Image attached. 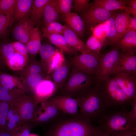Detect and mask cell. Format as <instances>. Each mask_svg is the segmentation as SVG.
I'll list each match as a JSON object with an SVG mask.
<instances>
[{"label": "cell", "mask_w": 136, "mask_h": 136, "mask_svg": "<svg viewBox=\"0 0 136 136\" xmlns=\"http://www.w3.org/2000/svg\"><path fill=\"white\" fill-rule=\"evenodd\" d=\"M127 108L106 111L100 117V126L112 136H123L136 130V121Z\"/></svg>", "instance_id": "1"}, {"label": "cell", "mask_w": 136, "mask_h": 136, "mask_svg": "<svg viewBox=\"0 0 136 136\" xmlns=\"http://www.w3.org/2000/svg\"><path fill=\"white\" fill-rule=\"evenodd\" d=\"M81 115L90 120L100 117L107 110L100 83L76 96Z\"/></svg>", "instance_id": "2"}, {"label": "cell", "mask_w": 136, "mask_h": 136, "mask_svg": "<svg viewBox=\"0 0 136 136\" xmlns=\"http://www.w3.org/2000/svg\"><path fill=\"white\" fill-rule=\"evenodd\" d=\"M95 127L91 120L80 116L57 123L45 136H93Z\"/></svg>", "instance_id": "3"}, {"label": "cell", "mask_w": 136, "mask_h": 136, "mask_svg": "<svg viewBox=\"0 0 136 136\" xmlns=\"http://www.w3.org/2000/svg\"><path fill=\"white\" fill-rule=\"evenodd\" d=\"M100 83L107 109L127 108L136 99L132 100L127 95L112 75Z\"/></svg>", "instance_id": "4"}, {"label": "cell", "mask_w": 136, "mask_h": 136, "mask_svg": "<svg viewBox=\"0 0 136 136\" xmlns=\"http://www.w3.org/2000/svg\"><path fill=\"white\" fill-rule=\"evenodd\" d=\"M97 83L95 78L74 68L69 79L61 89L62 95L71 97L85 91Z\"/></svg>", "instance_id": "5"}, {"label": "cell", "mask_w": 136, "mask_h": 136, "mask_svg": "<svg viewBox=\"0 0 136 136\" xmlns=\"http://www.w3.org/2000/svg\"><path fill=\"white\" fill-rule=\"evenodd\" d=\"M103 55L88 51L71 58L70 61L74 68L95 78Z\"/></svg>", "instance_id": "6"}, {"label": "cell", "mask_w": 136, "mask_h": 136, "mask_svg": "<svg viewBox=\"0 0 136 136\" xmlns=\"http://www.w3.org/2000/svg\"><path fill=\"white\" fill-rule=\"evenodd\" d=\"M113 48L109 52L102 57L100 67L95 78L97 82L107 79L112 75L118 63L120 50L115 45L112 46Z\"/></svg>", "instance_id": "7"}, {"label": "cell", "mask_w": 136, "mask_h": 136, "mask_svg": "<svg viewBox=\"0 0 136 136\" xmlns=\"http://www.w3.org/2000/svg\"><path fill=\"white\" fill-rule=\"evenodd\" d=\"M108 11L93 4L83 12L82 19L85 25L92 29L99 24L104 22L115 12Z\"/></svg>", "instance_id": "8"}, {"label": "cell", "mask_w": 136, "mask_h": 136, "mask_svg": "<svg viewBox=\"0 0 136 136\" xmlns=\"http://www.w3.org/2000/svg\"><path fill=\"white\" fill-rule=\"evenodd\" d=\"M39 104L35 99L22 97L14 106L22 122L31 123L35 118Z\"/></svg>", "instance_id": "9"}, {"label": "cell", "mask_w": 136, "mask_h": 136, "mask_svg": "<svg viewBox=\"0 0 136 136\" xmlns=\"http://www.w3.org/2000/svg\"><path fill=\"white\" fill-rule=\"evenodd\" d=\"M136 50H120L119 60L112 75L122 72L136 75Z\"/></svg>", "instance_id": "10"}, {"label": "cell", "mask_w": 136, "mask_h": 136, "mask_svg": "<svg viewBox=\"0 0 136 136\" xmlns=\"http://www.w3.org/2000/svg\"><path fill=\"white\" fill-rule=\"evenodd\" d=\"M47 101L64 113L76 117L81 115L76 98L62 95H57Z\"/></svg>", "instance_id": "11"}, {"label": "cell", "mask_w": 136, "mask_h": 136, "mask_svg": "<svg viewBox=\"0 0 136 136\" xmlns=\"http://www.w3.org/2000/svg\"><path fill=\"white\" fill-rule=\"evenodd\" d=\"M60 111L47 100L41 103L38 106L35 118L30 123L33 126L47 123L56 117Z\"/></svg>", "instance_id": "12"}, {"label": "cell", "mask_w": 136, "mask_h": 136, "mask_svg": "<svg viewBox=\"0 0 136 136\" xmlns=\"http://www.w3.org/2000/svg\"><path fill=\"white\" fill-rule=\"evenodd\" d=\"M112 75L129 97L136 99V75L122 72Z\"/></svg>", "instance_id": "13"}, {"label": "cell", "mask_w": 136, "mask_h": 136, "mask_svg": "<svg viewBox=\"0 0 136 136\" xmlns=\"http://www.w3.org/2000/svg\"><path fill=\"white\" fill-rule=\"evenodd\" d=\"M19 21L13 29V36L18 41L26 44L34 28L35 22L28 16Z\"/></svg>", "instance_id": "14"}, {"label": "cell", "mask_w": 136, "mask_h": 136, "mask_svg": "<svg viewBox=\"0 0 136 136\" xmlns=\"http://www.w3.org/2000/svg\"><path fill=\"white\" fill-rule=\"evenodd\" d=\"M35 90L37 97L35 99L38 104L47 101L57 90L53 82L48 80H42Z\"/></svg>", "instance_id": "15"}, {"label": "cell", "mask_w": 136, "mask_h": 136, "mask_svg": "<svg viewBox=\"0 0 136 136\" xmlns=\"http://www.w3.org/2000/svg\"><path fill=\"white\" fill-rule=\"evenodd\" d=\"M62 17L69 27L79 37H82L84 34L85 25L82 18L77 14L70 12Z\"/></svg>", "instance_id": "16"}, {"label": "cell", "mask_w": 136, "mask_h": 136, "mask_svg": "<svg viewBox=\"0 0 136 136\" xmlns=\"http://www.w3.org/2000/svg\"><path fill=\"white\" fill-rule=\"evenodd\" d=\"M131 16L125 10L116 14L115 22L117 34L112 44L114 45L116 42L126 32Z\"/></svg>", "instance_id": "17"}, {"label": "cell", "mask_w": 136, "mask_h": 136, "mask_svg": "<svg viewBox=\"0 0 136 136\" xmlns=\"http://www.w3.org/2000/svg\"><path fill=\"white\" fill-rule=\"evenodd\" d=\"M62 35L70 47L74 51L81 53L88 51L85 44L76 34L68 26H67Z\"/></svg>", "instance_id": "18"}, {"label": "cell", "mask_w": 136, "mask_h": 136, "mask_svg": "<svg viewBox=\"0 0 136 136\" xmlns=\"http://www.w3.org/2000/svg\"><path fill=\"white\" fill-rule=\"evenodd\" d=\"M127 0H94L93 4L108 11L120 9L125 10L130 14L132 8L127 6Z\"/></svg>", "instance_id": "19"}, {"label": "cell", "mask_w": 136, "mask_h": 136, "mask_svg": "<svg viewBox=\"0 0 136 136\" xmlns=\"http://www.w3.org/2000/svg\"><path fill=\"white\" fill-rule=\"evenodd\" d=\"M71 65L70 61L65 60L60 66L53 72V82L56 90L61 89L64 86Z\"/></svg>", "instance_id": "20"}, {"label": "cell", "mask_w": 136, "mask_h": 136, "mask_svg": "<svg viewBox=\"0 0 136 136\" xmlns=\"http://www.w3.org/2000/svg\"><path fill=\"white\" fill-rule=\"evenodd\" d=\"M33 0H17L13 14V19L20 21L28 16L31 10Z\"/></svg>", "instance_id": "21"}, {"label": "cell", "mask_w": 136, "mask_h": 136, "mask_svg": "<svg viewBox=\"0 0 136 136\" xmlns=\"http://www.w3.org/2000/svg\"><path fill=\"white\" fill-rule=\"evenodd\" d=\"M115 45L118 47L120 50H136V31H131L125 33Z\"/></svg>", "instance_id": "22"}, {"label": "cell", "mask_w": 136, "mask_h": 136, "mask_svg": "<svg viewBox=\"0 0 136 136\" xmlns=\"http://www.w3.org/2000/svg\"><path fill=\"white\" fill-rule=\"evenodd\" d=\"M57 0H49L45 8L43 16L44 27L56 21L58 17L57 8Z\"/></svg>", "instance_id": "23"}, {"label": "cell", "mask_w": 136, "mask_h": 136, "mask_svg": "<svg viewBox=\"0 0 136 136\" xmlns=\"http://www.w3.org/2000/svg\"><path fill=\"white\" fill-rule=\"evenodd\" d=\"M7 120L8 130L14 133L23 123L20 117L16 108L14 106H10L7 114Z\"/></svg>", "instance_id": "24"}, {"label": "cell", "mask_w": 136, "mask_h": 136, "mask_svg": "<svg viewBox=\"0 0 136 136\" xmlns=\"http://www.w3.org/2000/svg\"><path fill=\"white\" fill-rule=\"evenodd\" d=\"M42 46L40 33L39 28L34 27L30 38L26 44L28 52L35 54L39 52Z\"/></svg>", "instance_id": "25"}, {"label": "cell", "mask_w": 136, "mask_h": 136, "mask_svg": "<svg viewBox=\"0 0 136 136\" xmlns=\"http://www.w3.org/2000/svg\"><path fill=\"white\" fill-rule=\"evenodd\" d=\"M50 42L63 52L69 54H74L75 51L69 46L62 35L54 34L46 37Z\"/></svg>", "instance_id": "26"}, {"label": "cell", "mask_w": 136, "mask_h": 136, "mask_svg": "<svg viewBox=\"0 0 136 136\" xmlns=\"http://www.w3.org/2000/svg\"><path fill=\"white\" fill-rule=\"evenodd\" d=\"M4 86L0 87V101L7 103L10 106H14L22 97L20 93Z\"/></svg>", "instance_id": "27"}, {"label": "cell", "mask_w": 136, "mask_h": 136, "mask_svg": "<svg viewBox=\"0 0 136 136\" xmlns=\"http://www.w3.org/2000/svg\"><path fill=\"white\" fill-rule=\"evenodd\" d=\"M117 13H115L104 22L108 44L112 46L117 34L115 19Z\"/></svg>", "instance_id": "28"}, {"label": "cell", "mask_w": 136, "mask_h": 136, "mask_svg": "<svg viewBox=\"0 0 136 136\" xmlns=\"http://www.w3.org/2000/svg\"><path fill=\"white\" fill-rule=\"evenodd\" d=\"M49 0H33L31 9V19L35 22L43 16L45 6Z\"/></svg>", "instance_id": "29"}, {"label": "cell", "mask_w": 136, "mask_h": 136, "mask_svg": "<svg viewBox=\"0 0 136 136\" xmlns=\"http://www.w3.org/2000/svg\"><path fill=\"white\" fill-rule=\"evenodd\" d=\"M13 14L0 15V39H5L13 21Z\"/></svg>", "instance_id": "30"}, {"label": "cell", "mask_w": 136, "mask_h": 136, "mask_svg": "<svg viewBox=\"0 0 136 136\" xmlns=\"http://www.w3.org/2000/svg\"><path fill=\"white\" fill-rule=\"evenodd\" d=\"M67 26L63 25L55 21L52 22L42 29L43 35L45 37L54 34L62 35Z\"/></svg>", "instance_id": "31"}, {"label": "cell", "mask_w": 136, "mask_h": 136, "mask_svg": "<svg viewBox=\"0 0 136 136\" xmlns=\"http://www.w3.org/2000/svg\"><path fill=\"white\" fill-rule=\"evenodd\" d=\"M105 45L104 42L97 39L93 35L88 38L85 44L88 51L97 53H100V51Z\"/></svg>", "instance_id": "32"}, {"label": "cell", "mask_w": 136, "mask_h": 136, "mask_svg": "<svg viewBox=\"0 0 136 136\" xmlns=\"http://www.w3.org/2000/svg\"><path fill=\"white\" fill-rule=\"evenodd\" d=\"M65 60L63 52L56 49L50 61L48 72L50 73L53 71L60 66Z\"/></svg>", "instance_id": "33"}, {"label": "cell", "mask_w": 136, "mask_h": 136, "mask_svg": "<svg viewBox=\"0 0 136 136\" xmlns=\"http://www.w3.org/2000/svg\"><path fill=\"white\" fill-rule=\"evenodd\" d=\"M56 50L53 46L49 44H46L42 45L40 50L41 58L48 63V70L50 61Z\"/></svg>", "instance_id": "34"}, {"label": "cell", "mask_w": 136, "mask_h": 136, "mask_svg": "<svg viewBox=\"0 0 136 136\" xmlns=\"http://www.w3.org/2000/svg\"><path fill=\"white\" fill-rule=\"evenodd\" d=\"M9 107L7 103L0 101V132L8 130L6 121Z\"/></svg>", "instance_id": "35"}, {"label": "cell", "mask_w": 136, "mask_h": 136, "mask_svg": "<svg viewBox=\"0 0 136 136\" xmlns=\"http://www.w3.org/2000/svg\"><path fill=\"white\" fill-rule=\"evenodd\" d=\"M73 2L72 0H57V8L58 13L62 15L70 12Z\"/></svg>", "instance_id": "36"}, {"label": "cell", "mask_w": 136, "mask_h": 136, "mask_svg": "<svg viewBox=\"0 0 136 136\" xmlns=\"http://www.w3.org/2000/svg\"><path fill=\"white\" fill-rule=\"evenodd\" d=\"M17 0H0V15L13 13Z\"/></svg>", "instance_id": "37"}, {"label": "cell", "mask_w": 136, "mask_h": 136, "mask_svg": "<svg viewBox=\"0 0 136 136\" xmlns=\"http://www.w3.org/2000/svg\"><path fill=\"white\" fill-rule=\"evenodd\" d=\"M25 57L22 55L15 52L8 60L10 65L13 68L21 67L24 63Z\"/></svg>", "instance_id": "38"}, {"label": "cell", "mask_w": 136, "mask_h": 136, "mask_svg": "<svg viewBox=\"0 0 136 136\" xmlns=\"http://www.w3.org/2000/svg\"><path fill=\"white\" fill-rule=\"evenodd\" d=\"M92 35L97 39L104 42L106 45L108 44L104 22L95 26L92 29Z\"/></svg>", "instance_id": "39"}, {"label": "cell", "mask_w": 136, "mask_h": 136, "mask_svg": "<svg viewBox=\"0 0 136 136\" xmlns=\"http://www.w3.org/2000/svg\"><path fill=\"white\" fill-rule=\"evenodd\" d=\"M0 52L5 58L9 59L15 52L11 43L2 42L0 43Z\"/></svg>", "instance_id": "40"}, {"label": "cell", "mask_w": 136, "mask_h": 136, "mask_svg": "<svg viewBox=\"0 0 136 136\" xmlns=\"http://www.w3.org/2000/svg\"><path fill=\"white\" fill-rule=\"evenodd\" d=\"M33 126L30 123H23L14 133L13 136H29Z\"/></svg>", "instance_id": "41"}, {"label": "cell", "mask_w": 136, "mask_h": 136, "mask_svg": "<svg viewBox=\"0 0 136 136\" xmlns=\"http://www.w3.org/2000/svg\"><path fill=\"white\" fill-rule=\"evenodd\" d=\"M73 7L79 12H83L88 8L91 6L89 0H73Z\"/></svg>", "instance_id": "42"}, {"label": "cell", "mask_w": 136, "mask_h": 136, "mask_svg": "<svg viewBox=\"0 0 136 136\" xmlns=\"http://www.w3.org/2000/svg\"><path fill=\"white\" fill-rule=\"evenodd\" d=\"M0 79L1 83L3 86L10 89H12L14 87L13 78L11 76L3 74L1 76Z\"/></svg>", "instance_id": "43"}, {"label": "cell", "mask_w": 136, "mask_h": 136, "mask_svg": "<svg viewBox=\"0 0 136 136\" xmlns=\"http://www.w3.org/2000/svg\"><path fill=\"white\" fill-rule=\"evenodd\" d=\"M13 45L14 50L16 52L26 57L27 55V51L26 46L23 43L17 41L11 43Z\"/></svg>", "instance_id": "44"}, {"label": "cell", "mask_w": 136, "mask_h": 136, "mask_svg": "<svg viewBox=\"0 0 136 136\" xmlns=\"http://www.w3.org/2000/svg\"><path fill=\"white\" fill-rule=\"evenodd\" d=\"M42 80V76L39 73L31 74L28 77V83L29 85L32 87H35V88Z\"/></svg>", "instance_id": "45"}, {"label": "cell", "mask_w": 136, "mask_h": 136, "mask_svg": "<svg viewBox=\"0 0 136 136\" xmlns=\"http://www.w3.org/2000/svg\"><path fill=\"white\" fill-rule=\"evenodd\" d=\"M93 136H112L101 126L95 127Z\"/></svg>", "instance_id": "46"}, {"label": "cell", "mask_w": 136, "mask_h": 136, "mask_svg": "<svg viewBox=\"0 0 136 136\" xmlns=\"http://www.w3.org/2000/svg\"><path fill=\"white\" fill-rule=\"evenodd\" d=\"M131 31H136V17H131L126 33Z\"/></svg>", "instance_id": "47"}, {"label": "cell", "mask_w": 136, "mask_h": 136, "mask_svg": "<svg viewBox=\"0 0 136 136\" xmlns=\"http://www.w3.org/2000/svg\"><path fill=\"white\" fill-rule=\"evenodd\" d=\"M131 106L132 109L129 111V113L132 118L136 121V99L134 101Z\"/></svg>", "instance_id": "48"}, {"label": "cell", "mask_w": 136, "mask_h": 136, "mask_svg": "<svg viewBox=\"0 0 136 136\" xmlns=\"http://www.w3.org/2000/svg\"><path fill=\"white\" fill-rule=\"evenodd\" d=\"M41 70V68L40 65L35 64L31 66L30 71L31 74H38L39 73Z\"/></svg>", "instance_id": "49"}, {"label": "cell", "mask_w": 136, "mask_h": 136, "mask_svg": "<svg viewBox=\"0 0 136 136\" xmlns=\"http://www.w3.org/2000/svg\"><path fill=\"white\" fill-rule=\"evenodd\" d=\"M127 6L136 9V0H128Z\"/></svg>", "instance_id": "50"}, {"label": "cell", "mask_w": 136, "mask_h": 136, "mask_svg": "<svg viewBox=\"0 0 136 136\" xmlns=\"http://www.w3.org/2000/svg\"><path fill=\"white\" fill-rule=\"evenodd\" d=\"M14 134L8 130L0 132V136H13Z\"/></svg>", "instance_id": "51"}, {"label": "cell", "mask_w": 136, "mask_h": 136, "mask_svg": "<svg viewBox=\"0 0 136 136\" xmlns=\"http://www.w3.org/2000/svg\"><path fill=\"white\" fill-rule=\"evenodd\" d=\"M123 136H136V130L129 132Z\"/></svg>", "instance_id": "52"}, {"label": "cell", "mask_w": 136, "mask_h": 136, "mask_svg": "<svg viewBox=\"0 0 136 136\" xmlns=\"http://www.w3.org/2000/svg\"><path fill=\"white\" fill-rule=\"evenodd\" d=\"M29 136H38V135L34 134H30Z\"/></svg>", "instance_id": "53"}]
</instances>
